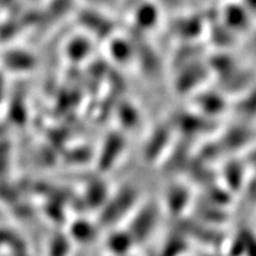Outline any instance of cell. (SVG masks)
<instances>
[{"label": "cell", "instance_id": "1", "mask_svg": "<svg viewBox=\"0 0 256 256\" xmlns=\"http://www.w3.org/2000/svg\"><path fill=\"white\" fill-rule=\"evenodd\" d=\"M158 222V210L153 204H146L134 216L130 223V232L134 241H145L154 230Z\"/></svg>", "mask_w": 256, "mask_h": 256}, {"label": "cell", "instance_id": "2", "mask_svg": "<svg viewBox=\"0 0 256 256\" xmlns=\"http://www.w3.org/2000/svg\"><path fill=\"white\" fill-rule=\"evenodd\" d=\"M194 100L197 113L209 119L222 115L226 108L224 96L216 92H200Z\"/></svg>", "mask_w": 256, "mask_h": 256}, {"label": "cell", "instance_id": "3", "mask_svg": "<svg viewBox=\"0 0 256 256\" xmlns=\"http://www.w3.org/2000/svg\"><path fill=\"white\" fill-rule=\"evenodd\" d=\"M138 198L136 191L132 188H124L115 194L110 204L107 218L110 222H116L120 217H124L134 208Z\"/></svg>", "mask_w": 256, "mask_h": 256}, {"label": "cell", "instance_id": "4", "mask_svg": "<svg viewBox=\"0 0 256 256\" xmlns=\"http://www.w3.org/2000/svg\"><path fill=\"white\" fill-rule=\"evenodd\" d=\"M249 14L250 11L246 6L226 5L223 11V20L229 30L242 32L247 30L250 24Z\"/></svg>", "mask_w": 256, "mask_h": 256}, {"label": "cell", "instance_id": "5", "mask_svg": "<svg viewBox=\"0 0 256 256\" xmlns=\"http://www.w3.org/2000/svg\"><path fill=\"white\" fill-rule=\"evenodd\" d=\"M234 110L242 121H250L256 119V87L249 89L244 94L240 95V98L234 106Z\"/></svg>", "mask_w": 256, "mask_h": 256}, {"label": "cell", "instance_id": "6", "mask_svg": "<svg viewBox=\"0 0 256 256\" xmlns=\"http://www.w3.org/2000/svg\"><path fill=\"white\" fill-rule=\"evenodd\" d=\"M159 11L156 10L153 2H144L134 12V22L140 30H150L156 26L158 23Z\"/></svg>", "mask_w": 256, "mask_h": 256}, {"label": "cell", "instance_id": "7", "mask_svg": "<svg viewBox=\"0 0 256 256\" xmlns=\"http://www.w3.org/2000/svg\"><path fill=\"white\" fill-rule=\"evenodd\" d=\"M226 133L223 136V142L229 150H238L246 146L250 138V130L248 126H242V124L229 128Z\"/></svg>", "mask_w": 256, "mask_h": 256}, {"label": "cell", "instance_id": "8", "mask_svg": "<svg viewBox=\"0 0 256 256\" xmlns=\"http://www.w3.org/2000/svg\"><path fill=\"white\" fill-rule=\"evenodd\" d=\"M170 138V133L165 128H159L156 130L153 136L150 138L148 144L146 146V156L147 159L152 160L159 156L158 151H164L165 147L168 146V142Z\"/></svg>", "mask_w": 256, "mask_h": 256}, {"label": "cell", "instance_id": "9", "mask_svg": "<svg viewBox=\"0 0 256 256\" xmlns=\"http://www.w3.org/2000/svg\"><path fill=\"white\" fill-rule=\"evenodd\" d=\"M168 200V206L170 210H174V212H180L188 204V191L184 188H176L170 191Z\"/></svg>", "mask_w": 256, "mask_h": 256}, {"label": "cell", "instance_id": "10", "mask_svg": "<svg viewBox=\"0 0 256 256\" xmlns=\"http://www.w3.org/2000/svg\"><path fill=\"white\" fill-rule=\"evenodd\" d=\"M134 238H132L130 232H118L115 235L112 236L110 238V249L114 252H127L130 249V246L133 244Z\"/></svg>", "mask_w": 256, "mask_h": 256}, {"label": "cell", "instance_id": "11", "mask_svg": "<svg viewBox=\"0 0 256 256\" xmlns=\"http://www.w3.org/2000/svg\"><path fill=\"white\" fill-rule=\"evenodd\" d=\"M114 48L112 49V55L115 60H120V62L126 63L127 60H130V48L124 40H113Z\"/></svg>", "mask_w": 256, "mask_h": 256}, {"label": "cell", "instance_id": "12", "mask_svg": "<svg viewBox=\"0 0 256 256\" xmlns=\"http://www.w3.org/2000/svg\"><path fill=\"white\" fill-rule=\"evenodd\" d=\"M159 4H162L168 8H174V6H178L182 2V0H156Z\"/></svg>", "mask_w": 256, "mask_h": 256}, {"label": "cell", "instance_id": "13", "mask_svg": "<svg viewBox=\"0 0 256 256\" xmlns=\"http://www.w3.org/2000/svg\"><path fill=\"white\" fill-rule=\"evenodd\" d=\"M248 162L254 166V168H256V148L252 150L250 154L248 156Z\"/></svg>", "mask_w": 256, "mask_h": 256}]
</instances>
